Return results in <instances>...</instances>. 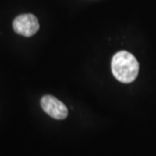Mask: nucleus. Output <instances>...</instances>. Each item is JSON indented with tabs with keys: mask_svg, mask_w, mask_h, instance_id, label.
Wrapping results in <instances>:
<instances>
[{
	"mask_svg": "<svg viewBox=\"0 0 156 156\" xmlns=\"http://www.w3.org/2000/svg\"><path fill=\"white\" fill-rule=\"evenodd\" d=\"M111 69L114 76L119 82L130 83L138 76L139 62L134 55L122 50L113 56Z\"/></svg>",
	"mask_w": 156,
	"mask_h": 156,
	"instance_id": "nucleus-1",
	"label": "nucleus"
},
{
	"mask_svg": "<svg viewBox=\"0 0 156 156\" xmlns=\"http://www.w3.org/2000/svg\"><path fill=\"white\" fill-rule=\"evenodd\" d=\"M43 110L50 117L56 120H63L68 116V108L61 101L50 95H46L41 99Z\"/></svg>",
	"mask_w": 156,
	"mask_h": 156,
	"instance_id": "nucleus-3",
	"label": "nucleus"
},
{
	"mask_svg": "<svg viewBox=\"0 0 156 156\" xmlns=\"http://www.w3.org/2000/svg\"><path fill=\"white\" fill-rule=\"evenodd\" d=\"M13 29L16 33L30 37L38 31L39 22L32 14H23L14 19Z\"/></svg>",
	"mask_w": 156,
	"mask_h": 156,
	"instance_id": "nucleus-2",
	"label": "nucleus"
}]
</instances>
